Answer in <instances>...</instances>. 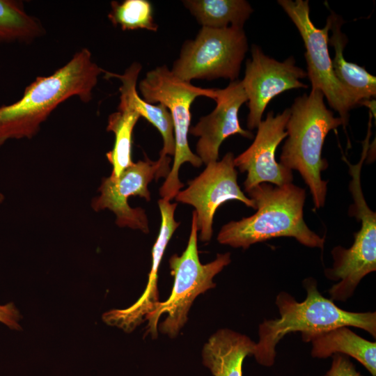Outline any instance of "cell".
<instances>
[{
    "label": "cell",
    "mask_w": 376,
    "mask_h": 376,
    "mask_svg": "<svg viewBox=\"0 0 376 376\" xmlns=\"http://www.w3.org/2000/svg\"><path fill=\"white\" fill-rule=\"evenodd\" d=\"M196 214L192 213L191 231L186 249L180 256L169 258L171 274L174 277L171 293L164 301H159L149 313L146 334L156 338L158 330L170 338L176 337L187 323L188 313L195 299L215 288L214 277L231 262L230 253H218L216 258L202 264L198 251Z\"/></svg>",
    "instance_id": "obj_5"
},
{
    "label": "cell",
    "mask_w": 376,
    "mask_h": 376,
    "mask_svg": "<svg viewBox=\"0 0 376 376\" xmlns=\"http://www.w3.org/2000/svg\"><path fill=\"white\" fill-rule=\"evenodd\" d=\"M142 99L150 103H161L169 110L173 123L175 154L171 169L159 189L162 198L170 201L184 187L179 179V169L185 162L200 167L203 162L190 149L188 133L190 128V107L199 96L214 100L217 88H203L178 79L165 65L146 75L139 84Z\"/></svg>",
    "instance_id": "obj_6"
},
{
    "label": "cell",
    "mask_w": 376,
    "mask_h": 376,
    "mask_svg": "<svg viewBox=\"0 0 376 376\" xmlns=\"http://www.w3.org/2000/svg\"><path fill=\"white\" fill-rule=\"evenodd\" d=\"M277 2L295 24L304 41L306 73L311 89H318L323 93L329 106L338 113L345 128L349 120V111L355 107L333 71L328 49V33L331 24L330 16L327 17L324 27L318 29L311 19L308 0H279Z\"/></svg>",
    "instance_id": "obj_8"
},
{
    "label": "cell",
    "mask_w": 376,
    "mask_h": 376,
    "mask_svg": "<svg viewBox=\"0 0 376 376\" xmlns=\"http://www.w3.org/2000/svg\"><path fill=\"white\" fill-rule=\"evenodd\" d=\"M255 345L246 335L220 329L203 345V364L213 376H242L244 359L253 354Z\"/></svg>",
    "instance_id": "obj_15"
},
{
    "label": "cell",
    "mask_w": 376,
    "mask_h": 376,
    "mask_svg": "<svg viewBox=\"0 0 376 376\" xmlns=\"http://www.w3.org/2000/svg\"><path fill=\"white\" fill-rule=\"evenodd\" d=\"M247 50L243 27H202L194 40L183 44L171 71L187 82L221 77L233 81L237 80Z\"/></svg>",
    "instance_id": "obj_7"
},
{
    "label": "cell",
    "mask_w": 376,
    "mask_h": 376,
    "mask_svg": "<svg viewBox=\"0 0 376 376\" xmlns=\"http://www.w3.org/2000/svg\"><path fill=\"white\" fill-rule=\"evenodd\" d=\"M161 214V226L152 249V263L148 281L142 295L132 306L124 309H113L104 313L103 321L127 333L141 324L159 301L157 288L158 270L164 253L180 222L175 220L177 203L161 198L158 201Z\"/></svg>",
    "instance_id": "obj_14"
},
{
    "label": "cell",
    "mask_w": 376,
    "mask_h": 376,
    "mask_svg": "<svg viewBox=\"0 0 376 376\" xmlns=\"http://www.w3.org/2000/svg\"><path fill=\"white\" fill-rule=\"evenodd\" d=\"M359 105H363L368 109H370L369 112L371 113L372 116H374V118L375 119L376 117V110H375V99H370V100H364L361 101L359 103Z\"/></svg>",
    "instance_id": "obj_25"
},
{
    "label": "cell",
    "mask_w": 376,
    "mask_h": 376,
    "mask_svg": "<svg viewBox=\"0 0 376 376\" xmlns=\"http://www.w3.org/2000/svg\"><path fill=\"white\" fill-rule=\"evenodd\" d=\"M20 315L13 303L0 305V322L5 324L11 329H21L19 320Z\"/></svg>",
    "instance_id": "obj_24"
},
{
    "label": "cell",
    "mask_w": 376,
    "mask_h": 376,
    "mask_svg": "<svg viewBox=\"0 0 376 376\" xmlns=\"http://www.w3.org/2000/svg\"><path fill=\"white\" fill-rule=\"evenodd\" d=\"M292 56L280 62L264 54L256 45L251 47V58L246 63L242 86L247 97L249 115L247 127L257 128L272 99L293 88H307L300 81L306 72L295 64Z\"/></svg>",
    "instance_id": "obj_11"
},
{
    "label": "cell",
    "mask_w": 376,
    "mask_h": 376,
    "mask_svg": "<svg viewBox=\"0 0 376 376\" xmlns=\"http://www.w3.org/2000/svg\"><path fill=\"white\" fill-rule=\"evenodd\" d=\"M104 71L93 61L90 50L82 48L52 75L36 77L19 100L0 107V147L8 140L33 137L65 100L77 97L89 102Z\"/></svg>",
    "instance_id": "obj_1"
},
{
    "label": "cell",
    "mask_w": 376,
    "mask_h": 376,
    "mask_svg": "<svg viewBox=\"0 0 376 376\" xmlns=\"http://www.w3.org/2000/svg\"><path fill=\"white\" fill-rule=\"evenodd\" d=\"M234 155L226 153L219 161L206 164L197 177L187 182V187L175 196L176 201L195 208L199 239L211 240L213 218L217 208L228 201H241L256 210L254 202L246 196L237 184Z\"/></svg>",
    "instance_id": "obj_10"
},
{
    "label": "cell",
    "mask_w": 376,
    "mask_h": 376,
    "mask_svg": "<svg viewBox=\"0 0 376 376\" xmlns=\"http://www.w3.org/2000/svg\"><path fill=\"white\" fill-rule=\"evenodd\" d=\"M256 205L253 215L224 225L217 241L234 248L279 237H293L311 248L323 249L325 239L311 230L304 219V189L292 183L273 186L259 184L246 191Z\"/></svg>",
    "instance_id": "obj_2"
},
{
    "label": "cell",
    "mask_w": 376,
    "mask_h": 376,
    "mask_svg": "<svg viewBox=\"0 0 376 376\" xmlns=\"http://www.w3.org/2000/svg\"><path fill=\"white\" fill-rule=\"evenodd\" d=\"M350 327L340 326L320 332L301 334L305 342L312 345L311 356L325 359L334 354L351 357L376 376V343L355 334Z\"/></svg>",
    "instance_id": "obj_16"
},
{
    "label": "cell",
    "mask_w": 376,
    "mask_h": 376,
    "mask_svg": "<svg viewBox=\"0 0 376 376\" xmlns=\"http://www.w3.org/2000/svg\"><path fill=\"white\" fill-rule=\"evenodd\" d=\"M185 6L202 27L224 29L243 27L253 12L244 0H186Z\"/></svg>",
    "instance_id": "obj_19"
},
{
    "label": "cell",
    "mask_w": 376,
    "mask_h": 376,
    "mask_svg": "<svg viewBox=\"0 0 376 376\" xmlns=\"http://www.w3.org/2000/svg\"><path fill=\"white\" fill-rule=\"evenodd\" d=\"M111 8L108 15L109 21L113 26H118L123 31L139 29L157 31L158 25L155 22L152 6L149 1H113Z\"/></svg>",
    "instance_id": "obj_22"
},
{
    "label": "cell",
    "mask_w": 376,
    "mask_h": 376,
    "mask_svg": "<svg viewBox=\"0 0 376 376\" xmlns=\"http://www.w3.org/2000/svg\"><path fill=\"white\" fill-rule=\"evenodd\" d=\"M3 195L2 194L0 193V203H1L3 200Z\"/></svg>",
    "instance_id": "obj_26"
},
{
    "label": "cell",
    "mask_w": 376,
    "mask_h": 376,
    "mask_svg": "<svg viewBox=\"0 0 376 376\" xmlns=\"http://www.w3.org/2000/svg\"><path fill=\"white\" fill-rule=\"evenodd\" d=\"M329 16L331 21V36L329 38V43L335 52V56L331 58L333 71L338 81L347 91L354 107H357L362 100L375 97L376 77L363 67L345 60L343 51L347 39L341 31L344 22L334 13Z\"/></svg>",
    "instance_id": "obj_18"
},
{
    "label": "cell",
    "mask_w": 376,
    "mask_h": 376,
    "mask_svg": "<svg viewBox=\"0 0 376 376\" xmlns=\"http://www.w3.org/2000/svg\"><path fill=\"white\" fill-rule=\"evenodd\" d=\"M141 70V65L133 63L123 75L104 71L107 78L116 77L121 81L120 100L131 105L140 115L150 123L161 134L163 148L159 156H174L175 138L173 123L167 108L162 104H150L140 97L136 91V83Z\"/></svg>",
    "instance_id": "obj_17"
},
{
    "label": "cell",
    "mask_w": 376,
    "mask_h": 376,
    "mask_svg": "<svg viewBox=\"0 0 376 376\" xmlns=\"http://www.w3.org/2000/svg\"><path fill=\"white\" fill-rule=\"evenodd\" d=\"M306 292L303 301H297L290 294L281 291L275 304L279 317L265 320L259 324V339L253 356L256 361L270 367L275 361L276 347L287 334L300 332L313 334L340 326L354 327L376 338V312H352L343 310L319 291L312 277L302 282Z\"/></svg>",
    "instance_id": "obj_3"
},
{
    "label": "cell",
    "mask_w": 376,
    "mask_h": 376,
    "mask_svg": "<svg viewBox=\"0 0 376 376\" xmlns=\"http://www.w3.org/2000/svg\"><path fill=\"white\" fill-rule=\"evenodd\" d=\"M44 33L40 22L25 10L22 1L0 0V43L30 42Z\"/></svg>",
    "instance_id": "obj_21"
},
{
    "label": "cell",
    "mask_w": 376,
    "mask_h": 376,
    "mask_svg": "<svg viewBox=\"0 0 376 376\" xmlns=\"http://www.w3.org/2000/svg\"><path fill=\"white\" fill-rule=\"evenodd\" d=\"M214 100L217 103L214 109L201 117L189 130L191 134L199 137L196 155L205 165L218 160L219 147L230 136L237 134L253 138L252 132L242 129L240 124L239 110L247 102L241 80L230 81L225 88H217Z\"/></svg>",
    "instance_id": "obj_13"
},
{
    "label": "cell",
    "mask_w": 376,
    "mask_h": 376,
    "mask_svg": "<svg viewBox=\"0 0 376 376\" xmlns=\"http://www.w3.org/2000/svg\"><path fill=\"white\" fill-rule=\"evenodd\" d=\"M323 376H327V375L325 374V375H323Z\"/></svg>",
    "instance_id": "obj_27"
},
{
    "label": "cell",
    "mask_w": 376,
    "mask_h": 376,
    "mask_svg": "<svg viewBox=\"0 0 376 376\" xmlns=\"http://www.w3.org/2000/svg\"><path fill=\"white\" fill-rule=\"evenodd\" d=\"M137 111L125 101L120 100L117 111L108 118L107 130L115 136L114 145L106 157L112 165L111 176L118 177L133 164L132 146L134 128L140 118Z\"/></svg>",
    "instance_id": "obj_20"
},
{
    "label": "cell",
    "mask_w": 376,
    "mask_h": 376,
    "mask_svg": "<svg viewBox=\"0 0 376 376\" xmlns=\"http://www.w3.org/2000/svg\"><path fill=\"white\" fill-rule=\"evenodd\" d=\"M324 98L320 90L311 89L308 95L295 99L280 157L281 165L299 173L318 209L324 205L327 190V182L321 178L322 171L328 167L322 157L324 140L331 130L343 125L342 119L327 109Z\"/></svg>",
    "instance_id": "obj_4"
},
{
    "label": "cell",
    "mask_w": 376,
    "mask_h": 376,
    "mask_svg": "<svg viewBox=\"0 0 376 376\" xmlns=\"http://www.w3.org/2000/svg\"><path fill=\"white\" fill-rule=\"evenodd\" d=\"M171 161L169 156H159L155 162L146 157L145 160L133 162L118 177L103 178L98 189L100 194L92 200V208L95 211L105 209L112 211L119 227H128L148 233L149 224L145 210L130 207L127 200L130 196H139L149 201V183L154 179L157 180L168 176Z\"/></svg>",
    "instance_id": "obj_9"
},
{
    "label": "cell",
    "mask_w": 376,
    "mask_h": 376,
    "mask_svg": "<svg viewBox=\"0 0 376 376\" xmlns=\"http://www.w3.org/2000/svg\"><path fill=\"white\" fill-rule=\"evenodd\" d=\"M331 357L332 362L329 370L326 373L327 376H363L357 370L349 357L334 354Z\"/></svg>",
    "instance_id": "obj_23"
},
{
    "label": "cell",
    "mask_w": 376,
    "mask_h": 376,
    "mask_svg": "<svg viewBox=\"0 0 376 376\" xmlns=\"http://www.w3.org/2000/svg\"><path fill=\"white\" fill-rule=\"evenodd\" d=\"M290 116V109L287 108L274 116L269 111L266 118L258 127L252 144L242 153L234 158L235 166L240 172H246L244 182V190L269 182L276 186L292 183V170L277 162L275 158L276 148L287 137L286 124Z\"/></svg>",
    "instance_id": "obj_12"
}]
</instances>
